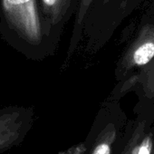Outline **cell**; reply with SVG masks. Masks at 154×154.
Returning <instances> with one entry per match:
<instances>
[{
	"instance_id": "cell-1",
	"label": "cell",
	"mask_w": 154,
	"mask_h": 154,
	"mask_svg": "<svg viewBox=\"0 0 154 154\" xmlns=\"http://www.w3.org/2000/svg\"><path fill=\"white\" fill-rule=\"evenodd\" d=\"M0 38L35 61L52 54L56 44L43 17L39 0H0Z\"/></svg>"
},
{
	"instance_id": "cell-2",
	"label": "cell",
	"mask_w": 154,
	"mask_h": 154,
	"mask_svg": "<svg viewBox=\"0 0 154 154\" xmlns=\"http://www.w3.org/2000/svg\"><path fill=\"white\" fill-rule=\"evenodd\" d=\"M33 122L31 107L9 105L0 109V154L20 145Z\"/></svg>"
},
{
	"instance_id": "cell-3",
	"label": "cell",
	"mask_w": 154,
	"mask_h": 154,
	"mask_svg": "<svg viewBox=\"0 0 154 154\" xmlns=\"http://www.w3.org/2000/svg\"><path fill=\"white\" fill-rule=\"evenodd\" d=\"M154 59V25H146L126 52L119 67L124 74L135 68L148 65Z\"/></svg>"
},
{
	"instance_id": "cell-4",
	"label": "cell",
	"mask_w": 154,
	"mask_h": 154,
	"mask_svg": "<svg viewBox=\"0 0 154 154\" xmlns=\"http://www.w3.org/2000/svg\"><path fill=\"white\" fill-rule=\"evenodd\" d=\"M72 0H39L43 17L56 39L61 24L66 18Z\"/></svg>"
},
{
	"instance_id": "cell-5",
	"label": "cell",
	"mask_w": 154,
	"mask_h": 154,
	"mask_svg": "<svg viewBox=\"0 0 154 154\" xmlns=\"http://www.w3.org/2000/svg\"><path fill=\"white\" fill-rule=\"evenodd\" d=\"M152 139L150 133L145 131L144 124H140L130 140L123 154H151Z\"/></svg>"
},
{
	"instance_id": "cell-6",
	"label": "cell",
	"mask_w": 154,
	"mask_h": 154,
	"mask_svg": "<svg viewBox=\"0 0 154 154\" xmlns=\"http://www.w3.org/2000/svg\"><path fill=\"white\" fill-rule=\"evenodd\" d=\"M116 130L114 125L109 124L100 134L92 154H111L112 145L115 140Z\"/></svg>"
},
{
	"instance_id": "cell-7",
	"label": "cell",
	"mask_w": 154,
	"mask_h": 154,
	"mask_svg": "<svg viewBox=\"0 0 154 154\" xmlns=\"http://www.w3.org/2000/svg\"><path fill=\"white\" fill-rule=\"evenodd\" d=\"M149 67L142 72L141 85L146 95L149 97L154 96V59L148 64Z\"/></svg>"
},
{
	"instance_id": "cell-8",
	"label": "cell",
	"mask_w": 154,
	"mask_h": 154,
	"mask_svg": "<svg viewBox=\"0 0 154 154\" xmlns=\"http://www.w3.org/2000/svg\"><path fill=\"white\" fill-rule=\"evenodd\" d=\"M94 0H81L80 1V5L78 8V11H77V16H76V20H75V33L72 35V39L75 38L77 32H78L80 29H82V26H83V22L84 19L86 16V13L91 6V4L93 3Z\"/></svg>"
}]
</instances>
